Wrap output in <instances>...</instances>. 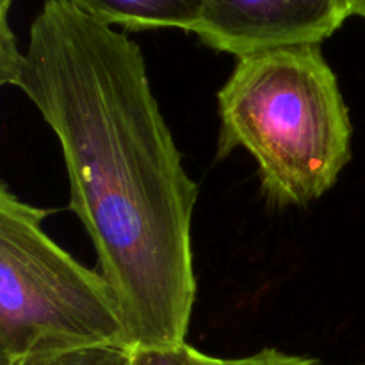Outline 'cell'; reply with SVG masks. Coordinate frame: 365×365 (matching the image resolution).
I'll return each mask as SVG.
<instances>
[{"instance_id":"6","label":"cell","mask_w":365,"mask_h":365,"mask_svg":"<svg viewBox=\"0 0 365 365\" xmlns=\"http://www.w3.org/2000/svg\"><path fill=\"white\" fill-rule=\"evenodd\" d=\"M4 365H132V349L120 346H93L66 351L36 353Z\"/></svg>"},{"instance_id":"5","label":"cell","mask_w":365,"mask_h":365,"mask_svg":"<svg viewBox=\"0 0 365 365\" xmlns=\"http://www.w3.org/2000/svg\"><path fill=\"white\" fill-rule=\"evenodd\" d=\"M95 20L127 31L182 29L195 32L207 0H70Z\"/></svg>"},{"instance_id":"8","label":"cell","mask_w":365,"mask_h":365,"mask_svg":"<svg viewBox=\"0 0 365 365\" xmlns=\"http://www.w3.org/2000/svg\"><path fill=\"white\" fill-rule=\"evenodd\" d=\"M13 0H0V84L14 86L25 52L18 48L14 32L9 27V9Z\"/></svg>"},{"instance_id":"1","label":"cell","mask_w":365,"mask_h":365,"mask_svg":"<svg viewBox=\"0 0 365 365\" xmlns=\"http://www.w3.org/2000/svg\"><path fill=\"white\" fill-rule=\"evenodd\" d=\"M14 86L63 148L70 209L91 237L134 348L185 342L196 299L185 171L134 39L46 0Z\"/></svg>"},{"instance_id":"10","label":"cell","mask_w":365,"mask_h":365,"mask_svg":"<svg viewBox=\"0 0 365 365\" xmlns=\"http://www.w3.org/2000/svg\"><path fill=\"white\" fill-rule=\"evenodd\" d=\"M351 13L365 20V0H351Z\"/></svg>"},{"instance_id":"3","label":"cell","mask_w":365,"mask_h":365,"mask_svg":"<svg viewBox=\"0 0 365 365\" xmlns=\"http://www.w3.org/2000/svg\"><path fill=\"white\" fill-rule=\"evenodd\" d=\"M52 210L0 185V359L93 346L130 349L116 292L43 228Z\"/></svg>"},{"instance_id":"4","label":"cell","mask_w":365,"mask_h":365,"mask_svg":"<svg viewBox=\"0 0 365 365\" xmlns=\"http://www.w3.org/2000/svg\"><path fill=\"white\" fill-rule=\"evenodd\" d=\"M353 16L351 0H207L195 34L239 59L262 50L321 45Z\"/></svg>"},{"instance_id":"7","label":"cell","mask_w":365,"mask_h":365,"mask_svg":"<svg viewBox=\"0 0 365 365\" xmlns=\"http://www.w3.org/2000/svg\"><path fill=\"white\" fill-rule=\"evenodd\" d=\"M132 365H221V359L205 355L187 342L132 349Z\"/></svg>"},{"instance_id":"9","label":"cell","mask_w":365,"mask_h":365,"mask_svg":"<svg viewBox=\"0 0 365 365\" xmlns=\"http://www.w3.org/2000/svg\"><path fill=\"white\" fill-rule=\"evenodd\" d=\"M221 365H324L319 360L309 359V356L289 355V353L278 351V349L267 348L255 355L242 356V359H221Z\"/></svg>"},{"instance_id":"2","label":"cell","mask_w":365,"mask_h":365,"mask_svg":"<svg viewBox=\"0 0 365 365\" xmlns=\"http://www.w3.org/2000/svg\"><path fill=\"white\" fill-rule=\"evenodd\" d=\"M217 109V157L245 148L274 207L319 200L351 159L349 109L321 45L239 57Z\"/></svg>"}]
</instances>
